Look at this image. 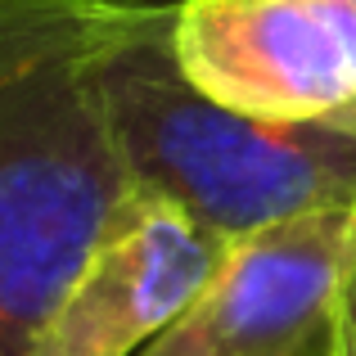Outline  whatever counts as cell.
I'll use <instances>...</instances> for the list:
<instances>
[{
  "instance_id": "2",
  "label": "cell",
  "mask_w": 356,
  "mask_h": 356,
  "mask_svg": "<svg viewBox=\"0 0 356 356\" xmlns=\"http://www.w3.org/2000/svg\"><path fill=\"white\" fill-rule=\"evenodd\" d=\"M104 99L131 181L221 239L356 208V127L243 118L203 99L176 68L172 5H127L104 54Z\"/></svg>"
},
{
  "instance_id": "8",
  "label": "cell",
  "mask_w": 356,
  "mask_h": 356,
  "mask_svg": "<svg viewBox=\"0 0 356 356\" xmlns=\"http://www.w3.org/2000/svg\"><path fill=\"white\" fill-rule=\"evenodd\" d=\"M343 5H348V9H352V14H356V0H343Z\"/></svg>"
},
{
  "instance_id": "5",
  "label": "cell",
  "mask_w": 356,
  "mask_h": 356,
  "mask_svg": "<svg viewBox=\"0 0 356 356\" xmlns=\"http://www.w3.org/2000/svg\"><path fill=\"white\" fill-rule=\"evenodd\" d=\"M221 252V235L136 185L32 356H140L203 293Z\"/></svg>"
},
{
  "instance_id": "1",
  "label": "cell",
  "mask_w": 356,
  "mask_h": 356,
  "mask_svg": "<svg viewBox=\"0 0 356 356\" xmlns=\"http://www.w3.org/2000/svg\"><path fill=\"white\" fill-rule=\"evenodd\" d=\"M131 0H0V356H32L136 181L104 99Z\"/></svg>"
},
{
  "instance_id": "4",
  "label": "cell",
  "mask_w": 356,
  "mask_h": 356,
  "mask_svg": "<svg viewBox=\"0 0 356 356\" xmlns=\"http://www.w3.org/2000/svg\"><path fill=\"white\" fill-rule=\"evenodd\" d=\"M356 257V208L226 239L203 293L140 356H321Z\"/></svg>"
},
{
  "instance_id": "9",
  "label": "cell",
  "mask_w": 356,
  "mask_h": 356,
  "mask_svg": "<svg viewBox=\"0 0 356 356\" xmlns=\"http://www.w3.org/2000/svg\"><path fill=\"white\" fill-rule=\"evenodd\" d=\"M321 356H325V352H321Z\"/></svg>"
},
{
  "instance_id": "6",
  "label": "cell",
  "mask_w": 356,
  "mask_h": 356,
  "mask_svg": "<svg viewBox=\"0 0 356 356\" xmlns=\"http://www.w3.org/2000/svg\"><path fill=\"white\" fill-rule=\"evenodd\" d=\"M325 356H356V257L343 280L339 307H334V325H330V348Z\"/></svg>"
},
{
  "instance_id": "7",
  "label": "cell",
  "mask_w": 356,
  "mask_h": 356,
  "mask_svg": "<svg viewBox=\"0 0 356 356\" xmlns=\"http://www.w3.org/2000/svg\"><path fill=\"white\" fill-rule=\"evenodd\" d=\"M339 122H348V127H356V108H352V113H339Z\"/></svg>"
},
{
  "instance_id": "3",
  "label": "cell",
  "mask_w": 356,
  "mask_h": 356,
  "mask_svg": "<svg viewBox=\"0 0 356 356\" xmlns=\"http://www.w3.org/2000/svg\"><path fill=\"white\" fill-rule=\"evenodd\" d=\"M172 54L203 99L243 118L356 108V14L343 0H176Z\"/></svg>"
}]
</instances>
